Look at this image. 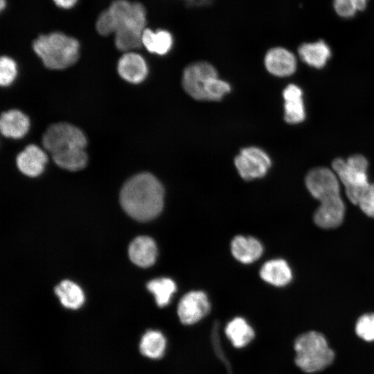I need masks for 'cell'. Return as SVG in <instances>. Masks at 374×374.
<instances>
[{
  "label": "cell",
  "mask_w": 374,
  "mask_h": 374,
  "mask_svg": "<svg viewBox=\"0 0 374 374\" xmlns=\"http://www.w3.org/2000/svg\"><path fill=\"white\" fill-rule=\"evenodd\" d=\"M148 26L145 6L132 0H112L94 22L96 33L103 37H112L114 47L121 53L142 48L141 35Z\"/></svg>",
  "instance_id": "1"
},
{
  "label": "cell",
  "mask_w": 374,
  "mask_h": 374,
  "mask_svg": "<svg viewBox=\"0 0 374 374\" xmlns=\"http://www.w3.org/2000/svg\"><path fill=\"white\" fill-rule=\"evenodd\" d=\"M164 190L152 174L142 172L130 178L120 193L123 210L131 217L146 222L156 217L163 206Z\"/></svg>",
  "instance_id": "2"
},
{
  "label": "cell",
  "mask_w": 374,
  "mask_h": 374,
  "mask_svg": "<svg viewBox=\"0 0 374 374\" xmlns=\"http://www.w3.org/2000/svg\"><path fill=\"white\" fill-rule=\"evenodd\" d=\"M31 47L46 68L60 70L77 62L81 44L74 35L53 30L37 35L31 41Z\"/></svg>",
  "instance_id": "3"
},
{
  "label": "cell",
  "mask_w": 374,
  "mask_h": 374,
  "mask_svg": "<svg viewBox=\"0 0 374 374\" xmlns=\"http://www.w3.org/2000/svg\"><path fill=\"white\" fill-rule=\"evenodd\" d=\"M295 363L305 373H314L329 366L335 357L325 337L310 331L299 336L294 342Z\"/></svg>",
  "instance_id": "4"
},
{
  "label": "cell",
  "mask_w": 374,
  "mask_h": 374,
  "mask_svg": "<svg viewBox=\"0 0 374 374\" xmlns=\"http://www.w3.org/2000/svg\"><path fill=\"white\" fill-rule=\"evenodd\" d=\"M333 171L344 184L350 201L358 204L371 184L368 181V161L361 154H354L346 160L335 159L332 164Z\"/></svg>",
  "instance_id": "5"
},
{
  "label": "cell",
  "mask_w": 374,
  "mask_h": 374,
  "mask_svg": "<svg viewBox=\"0 0 374 374\" xmlns=\"http://www.w3.org/2000/svg\"><path fill=\"white\" fill-rule=\"evenodd\" d=\"M44 149L53 155L85 149L87 139L84 133L75 126L58 123L48 127L42 137Z\"/></svg>",
  "instance_id": "6"
},
{
  "label": "cell",
  "mask_w": 374,
  "mask_h": 374,
  "mask_svg": "<svg viewBox=\"0 0 374 374\" xmlns=\"http://www.w3.org/2000/svg\"><path fill=\"white\" fill-rule=\"evenodd\" d=\"M217 75L215 69L206 62L188 66L183 73L182 85L185 91L197 100H207L206 90L211 80Z\"/></svg>",
  "instance_id": "7"
},
{
  "label": "cell",
  "mask_w": 374,
  "mask_h": 374,
  "mask_svg": "<svg viewBox=\"0 0 374 374\" xmlns=\"http://www.w3.org/2000/svg\"><path fill=\"white\" fill-rule=\"evenodd\" d=\"M234 163L242 179L252 180L266 175L271 159L264 150L252 146L243 148L235 157Z\"/></svg>",
  "instance_id": "8"
},
{
  "label": "cell",
  "mask_w": 374,
  "mask_h": 374,
  "mask_svg": "<svg viewBox=\"0 0 374 374\" xmlns=\"http://www.w3.org/2000/svg\"><path fill=\"white\" fill-rule=\"evenodd\" d=\"M305 185L310 194L320 202L340 195L337 175L325 167L311 170L305 177Z\"/></svg>",
  "instance_id": "9"
},
{
  "label": "cell",
  "mask_w": 374,
  "mask_h": 374,
  "mask_svg": "<svg viewBox=\"0 0 374 374\" xmlns=\"http://www.w3.org/2000/svg\"><path fill=\"white\" fill-rule=\"evenodd\" d=\"M210 308L209 301L204 292L192 291L186 294L179 301L177 314L182 323L190 325L204 317Z\"/></svg>",
  "instance_id": "10"
},
{
  "label": "cell",
  "mask_w": 374,
  "mask_h": 374,
  "mask_svg": "<svg viewBox=\"0 0 374 374\" xmlns=\"http://www.w3.org/2000/svg\"><path fill=\"white\" fill-rule=\"evenodd\" d=\"M264 64L271 74L286 77L295 72L297 63L295 55L290 51L282 46H274L266 52Z\"/></svg>",
  "instance_id": "11"
},
{
  "label": "cell",
  "mask_w": 374,
  "mask_h": 374,
  "mask_svg": "<svg viewBox=\"0 0 374 374\" xmlns=\"http://www.w3.org/2000/svg\"><path fill=\"white\" fill-rule=\"evenodd\" d=\"M175 41L172 32L165 28H152L148 26L141 35L142 48L150 53L161 56L172 51Z\"/></svg>",
  "instance_id": "12"
},
{
  "label": "cell",
  "mask_w": 374,
  "mask_h": 374,
  "mask_svg": "<svg viewBox=\"0 0 374 374\" xmlns=\"http://www.w3.org/2000/svg\"><path fill=\"white\" fill-rule=\"evenodd\" d=\"M117 69L123 79L133 84L143 82L148 72L144 57L136 51L123 53L118 61Z\"/></svg>",
  "instance_id": "13"
},
{
  "label": "cell",
  "mask_w": 374,
  "mask_h": 374,
  "mask_svg": "<svg viewBox=\"0 0 374 374\" xmlns=\"http://www.w3.org/2000/svg\"><path fill=\"white\" fill-rule=\"evenodd\" d=\"M314 221L323 229H332L339 226L344 220L345 206L340 195L335 196L320 202Z\"/></svg>",
  "instance_id": "14"
},
{
  "label": "cell",
  "mask_w": 374,
  "mask_h": 374,
  "mask_svg": "<svg viewBox=\"0 0 374 374\" xmlns=\"http://www.w3.org/2000/svg\"><path fill=\"white\" fill-rule=\"evenodd\" d=\"M47 161L46 152L33 144L26 146L16 159L19 170L31 177H37L44 171Z\"/></svg>",
  "instance_id": "15"
},
{
  "label": "cell",
  "mask_w": 374,
  "mask_h": 374,
  "mask_svg": "<svg viewBox=\"0 0 374 374\" xmlns=\"http://www.w3.org/2000/svg\"><path fill=\"white\" fill-rule=\"evenodd\" d=\"M284 99V118L290 124L299 123L305 118L303 91L296 84H288L283 91Z\"/></svg>",
  "instance_id": "16"
},
{
  "label": "cell",
  "mask_w": 374,
  "mask_h": 374,
  "mask_svg": "<svg viewBox=\"0 0 374 374\" xmlns=\"http://www.w3.org/2000/svg\"><path fill=\"white\" fill-rule=\"evenodd\" d=\"M128 253L130 260L141 267L152 265L157 258V248L153 239L148 236L136 238L130 244Z\"/></svg>",
  "instance_id": "17"
},
{
  "label": "cell",
  "mask_w": 374,
  "mask_h": 374,
  "mask_svg": "<svg viewBox=\"0 0 374 374\" xmlns=\"http://www.w3.org/2000/svg\"><path fill=\"white\" fill-rule=\"evenodd\" d=\"M30 123L27 116L17 109L3 112L0 118L1 134L8 138H22L28 131Z\"/></svg>",
  "instance_id": "18"
},
{
  "label": "cell",
  "mask_w": 374,
  "mask_h": 374,
  "mask_svg": "<svg viewBox=\"0 0 374 374\" xmlns=\"http://www.w3.org/2000/svg\"><path fill=\"white\" fill-rule=\"evenodd\" d=\"M231 249L234 258L242 263L254 262L263 251L262 246L257 239L242 235H238L233 239Z\"/></svg>",
  "instance_id": "19"
},
{
  "label": "cell",
  "mask_w": 374,
  "mask_h": 374,
  "mask_svg": "<svg viewBox=\"0 0 374 374\" xmlns=\"http://www.w3.org/2000/svg\"><path fill=\"white\" fill-rule=\"evenodd\" d=\"M260 276L267 283L277 287L287 285L292 278V270L283 259L265 262L260 269Z\"/></svg>",
  "instance_id": "20"
},
{
  "label": "cell",
  "mask_w": 374,
  "mask_h": 374,
  "mask_svg": "<svg viewBox=\"0 0 374 374\" xmlns=\"http://www.w3.org/2000/svg\"><path fill=\"white\" fill-rule=\"evenodd\" d=\"M298 53L305 63L317 69L324 66L331 55L330 47L323 40L304 43L299 47Z\"/></svg>",
  "instance_id": "21"
},
{
  "label": "cell",
  "mask_w": 374,
  "mask_h": 374,
  "mask_svg": "<svg viewBox=\"0 0 374 374\" xmlns=\"http://www.w3.org/2000/svg\"><path fill=\"white\" fill-rule=\"evenodd\" d=\"M225 333L235 348L247 346L254 337L253 328L241 317H236L229 322Z\"/></svg>",
  "instance_id": "22"
},
{
  "label": "cell",
  "mask_w": 374,
  "mask_h": 374,
  "mask_svg": "<svg viewBox=\"0 0 374 374\" xmlns=\"http://www.w3.org/2000/svg\"><path fill=\"white\" fill-rule=\"evenodd\" d=\"M55 293L62 305L66 308L78 309L82 305L84 301V295L82 289L77 284L69 280L60 282L55 287Z\"/></svg>",
  "instance_id": "23"
},
{
  "label": "cell",
  "mask_w": 374,
  "mask_h": 374,
  "mask_svg": "<svg viewBox=\"0 0 374 374\" xmlns=\"http://www.w3.org/2000/svg\"><path fill=\"white\" fill-rule=\"evenodd\" d=\"M166 347L163 335L158 330H148L142 337L139 345L141 353L151 359L163 356Z\"/></svg>",
  "instance_id": "24"
},
{
  "label": "cell",
  "mask_w": 374,
  "mask_h": 374,
  "mask_svg": "<svg viewBox=\"0 0 374 374\" xmlns=\"http://www.w3.org/2000/svg\"><path fill=\"white\" fill-rule=\"evenodd\" d=\"M148 290L152 292L159 307L167 305L177 290L175 283L168 278L154 279L147 284Z\"/></svg>",
  "instance_id": "25"
},
{
  "label": "cell",
  "mask_w": 374,
  "mask_h": 374,
  "mask_svg": "<svg viewBox=\"0 0 374 374\" xmlns=\"http://www.w3.org/2000/svg\"><path fill=\"white\" fill-rule=\"evenodd\" d=\"M52 159L59 167L70 171L80 170L87 163V154L84 149L54 155Z\"/></svg>",
  "instance_id": "26"
},
{
  "label": "cell",
  "mask_w": 374,
  "mask_h": 374,
  "mask_svg": "<svg viewBox=\"0 0 374 374\" xmlns=\"http://www.w3.org/2000/svg\"><path fill=\"white\" fill-rule=\"evenodd\" d=\"M367 2L368 0H333V6L338 15L348 18L364 10Z\"/></svg>",
  "instance_id": "27"
},
{
  "label": "cell",
  "mask_w": 374,
  "mask_h": 374,
  "mask_svg": "<svg viewBox=\"0 0 374 374\" xmlns=\"http://www.w3.org/2000/svg\"><path fill=\"white\" fill-rule=\"evenodd\" d=\"M355 332L357 336L365 341H374V314L361 316L356 323Z\"/></svg>",
  "instance_id": "28"
},
{
  "label": "cell",
  "mask_w": 374,
  "mask_h": 374,
  "mask_svg": "<svg viewBox=\"0 0 374 374\" xmlns=\"http://www.w3.org/2000/svg\"><path fill=\"white\" fill-rule=\"evenodd\" d=\"M17 73V64L15 60L7 56H1L0 59V84L3 87L10 85L15 79Z\"/></svg>",
  "instance_id": "29"
},
{
  "label": "cell",
  "mask_w": 374,
  "mask_h": 374,
  "mask_svg": "<svg viewBox=\"0 0 374 374\" xmlns=\"http://www.w3.org/2000/svg\"><path fill=\"white\" fill-rule=\"evenodd\" d=\"M358 205L366 215L374 217V183L370 184L367 190L361 197Z\"/></svg>",
  "instance_id": "30"
},
{
  "label": "cell",
  "mask_w": 374,
  "mask_h": 374,
  "mask_svg": "<svg viewBox=\"0 0 374 374\" xmlns=\"http://www.w3.org/2000/svg\"><path fill=\"white\" fill-rule=\"evenodd\" d=\"M57 9L62 11H71L75 9L80 0H50Z\"/></svg>",
  "instance_id": "31"
},
{
  "label": "cell",
  "mask_w": 374,
  "mask_h": 374,
  "mask_svg": "<svg viewBox=\"0 0 374 374\" xmlns=\"http://www.w3.org/2000/svg\"><path fill=\"white\" fill-rule=\"evenodd\" d=\"M8 6V0H0V12H4Z\"/></svg>",
  "instance_id": "32"
}]
</instances>
